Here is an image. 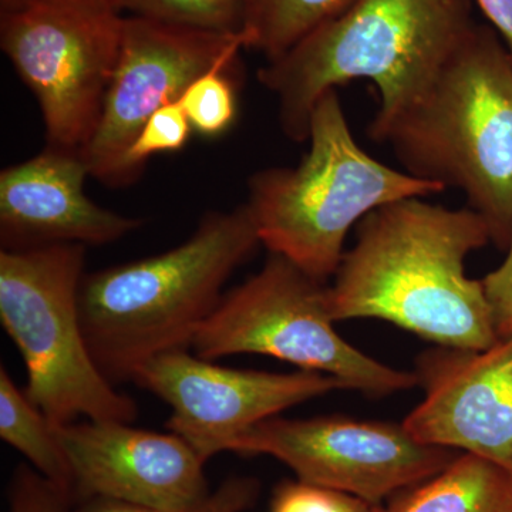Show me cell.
<instances>
[{
    "label": "cell",
    "instance_id": "1",
    "mask_svg": "<svg viewBox=\"0 0 512 512\" xmlns=\"http://www.w3.org/2000/svg\"><path fill=\"white\" fill-rule=\"evenodd\" d=\"M491 241L470 207L421 198L383 205L357 224L328 286L330 315L384 320L443 348H490L500 336L483 281L468 278L466 261Z\"/></svg>",
    "mask_w": 512,
    "mask_h": 512
},
{
    "label": "cell",
    "instance_id": "2",
    "mask_svg": "<svg viewBox=\"0 0 512 512\" xmlns=\"http://www.w3.org/2000/svg\"><path fill=\"white\" fill-rule=\"evenodd\" d=\"M471 10V0H355L259 70V82L278 101L285 136L308 140L320 97L363 79L380 94L369 131L386 126L426 90L476 26Z\"/></svg>",
    "mask_w": 512,
    "mask_h": 512
},
{
    "label": "cell",
    "instance_id": "3",
    "mask_svg": "<svg viewBox=\"0 0 512 512\" xmlns=\"http://www.w3.org/2000/svg\"><path fill=\"white\" fill-rule=\"evenodd\" d=\"M261 244L247 204L211 212L184 244L83 276L80 319L87 348L111 383L148 360L192 348L228 279Z\"/></svg>",
    "mask_w": 512,
    "mask_h": 512
},
{
    "label": "cell",
    "instance_id": "4",
    "mask_svg": "<svg viewBox=\"0 0 512 512\" xmlns=\"http://www.w3.org/2000/svg\"><path fill=\"white\" fill-rule=\"evenodd\" d=\"M406 173L458 188L507 248L512 229V57L494 29L477 25L423 93L386 126Z\"/></svg>",
    "mask_w": 512,
    "mask_h": 512
},
{
    "label": "cell",
    "instance_id": "5",
    "mask_svg": "<svg viewBox=\"0 0 512 512\" xmlns=\"http://www.w3.org/2000/svg\"><path fill=\"white\" fill-rule=\"evenodd\" d=\"M309 151L296 167L256 171L247 205L259 241L320 282L338 271L350 228L404 198L446 190L384 165L356 143L336 90L323 94L309 123Z\"/></svg>",
    "mask_w": 512,
    "mask_h": 512
},
{
    "label": "cell",
    "instance_id": "6",
    "mask_svg": "<svg viewBox=\"0 0 512 512\" xmlns=\"http://www.w3.org/2000/svg\"><path fill=\"white\" fill-rule=\"evenodd\" d=\"M86 247L0 252V322L25 362V393L55 427L80 419L133 423L137 404L117 392L87 348L79 292Z\"/></svg>",
    "mask_w": 512,
    "mask_h": 512
},
{
    "label": "cell",
    "instance_id": "7",
    "mask_svg": "<svg viewBox=\"0 0 512 512\" xmlns=\"http://www.w3.org/2000/svg\"><path fill=\"white\" fill-rule=\"evenodd\" d=\"M328 284L271 254L258 274L228 293L202 325L192 349L205 360L275 357L335 377L346 390L386 397L420 386L416 372L394 369L343 339L330 315Z\"/></svg>",
    "mask_w": 512,
    "mask_h": 512
},
{
    "label": "cell",
    "instance_id": "8",
    "mask_svg": "<svg viewBox=\"0 0 512 512\" xmlns=\"http://www.w3.org/2000/svg\"><path fill=\"white\" fill-rule=\"evenodd\" d=\"M123 25L111 0H25L0 13V45L35 94L47 146L80 151L92 137Z\"/></svg>",
    "mask_w": 512,
    "mask_h": 512
},
{
    "label": "cell",
    "instance_id": "9",
    "mask_svg": "<svg viewBox=\"0 0 512 512\" xmlns=\"http://www.w3.org/2000/svg\"><path fill=\"white\" fill-rule=\"evenodd\" d=\"M232 453L275 457L303 483L373 505L429 480L457 457L450 448L420 443L403 423L340 416L271 417L249 429Z\"/></svg>",
    "mask_w": 512,
    "mask_h": 512
},
{
    "label": "cell",
    "instance_id": "10",
    "mask_svg": "<svg viewBox=\"0 0 512 512\" xmlns=\"http://www.w3.org/2000/svg\"><path fill=\"white\" fill-rule=\"evenodd\" d=\"M247 33L214 32L146 18H124L116 67L92 137L80 150L90 177L124 187V160L146 121L202 74L229 70Z\"/></svg>",
    "mask_w": 512,
    "mask_h": 512
},
{
    "label": "cell",
    "instance_id": "11",
    "mask_svg": "<svg viewBox=\"0 0 512 512\" xmlns=\"http://www.w3.org/2000/svg\"><path fill=\"white\" fill-rule=\"evenodd\" d=\"M131 380L173 409L167 429L187 441L204 463L232 451L261 421L346 390L340 380L322 373L228 369L191 355L188 349L153 357Z\"/></svg>",
    "mask_w": 512,
    "mask_h": 512
},
{
    "label": "cell",
    "instance_id": "12",
    "mask_svg": "<svg viewBox=\"0 0 512 512\" xmlns=\"http://www.w3.org/2000/svg\"><path fill=\"white\" fill-rule=\"evenodd\" d=\"M423 400L403 421L414 439L461 450L512 474V335L490 348H439L417 359Z\"/></svg>",
    "mask_w": 512,
    "mask_h": 512
},
{
    "label": "cell",
    "instance_id": "13",
    "mask_svg": "<svg viewBox=\"0 0 512 512\" xmlns=\"http://www.w3.org/2000/svg\"><path fill=\"white\" fill-rule=\"evenodd\" d=\"M69 461L74 501L107 498L180 510L211 493L204 461L174 433L134 429L119 421L56 427Z\"/></svg>",
    "mask_w": 512,
    "mask_h": 512
},
{
    "label": "cell",
    "instance_id": "14",
    "mask_svg": "<svg viewBox=\"0 0 512 512\" xmlns=\"http://www.w3.org/2000/svg\"><path fill=\"white\" fill-rule=\"evenodd\" d=\"M80 151L47 146L39 156L0 173L2 249L106 245L143 221L104 210L84 192L89 177Z\"/></svg>",
    "mask_w": 512,
    "mask_h": 512
},
{
    "label": "cell",
    "instance_id": "15",
    "mask_svg": "<svg viewBox=\"0 0 512 512\" xmlns=\"http://www.w3.org/2000/svg\"><path fill=\"white\" fill-rule=\"evenodd\" d=\"M379 512H512V474L463 453L386 507L379 505Z\"/></svg>",
    "mask_w": 512,
    "mask_h": 512
},
{
    "label": "cell",
    "instance_id": "16",
    "mask_svg": "<svg viewBox=\"0 0 512 512\" xmlns=\"http://www.w3.org/2000/svg\"><path fill=\"white\" fill-rule=\"evenodd\" d=\"M0 437L28 458L47 480L73 494L69 461L56 427L19 389L5 366H0ZM74 497V495H73Z\"/></svg>",
    "mask_w": 512,
    "mask_h": 512
},
{
    "label": "cell",
    "instance_id": "17",
    "mask_svg": "<svg viewBox=\"0 0 512 512\" xmlns=\"http://www.w3.org/2000/svg\"><path fill=\"white\" fill-rule=\"evenodd\" d=\"M355 0H252L244 32L248 47L268 62L291 50L303 37L345 12Z\"/></svg>",
    "mask_w": 512,
    "mask_h": 512
},
{
    "label": "cell",
    "instance_id": "18",
    "mask_svg": "<svg viewBox=\"0 0 512 512\" xmlns=\"http://www.w3.org/2000/svg\"><path fill=\"white\" fill-rule=\"evenodd\" d=\"M119 12L137 18L158 20L214 32L244 30L247 5L244 0H111Z\"/></svg>",
    "mask_w": 512,
    "mask_h": 512
},
{
    "label": "cell",
    "instance_id": "19",
    "mask_svg": "<svg viewBox=\"0 0 512 512\" xmlns=\"http://www.w3.org/2000/svg\"><path fill=\"white\" fill-rule=\"evenodd\" d=\"M192 130L205 137L224 134L237 116V97L228 70L202 74L185 89L178 100Z\"/></svg>",
    "mask_w": 512,
    "mask_h": 512
},
{
    "label": "cell",
    "instance_id": "20",
    "mask_svg": "<svg viewBox=\"0 0 512 512\" xmlns=\"http://www.w3.org/2000/svg\"><path fill=\"white\" fill-rule=\"evenodd\" d=\"M192 127L178 101L165 104L141 128L124 160V181L134 183L148 158L154 154L181 150L190 140Z\"/></svg>",
    "mask_w": 512,
    "mask_h": 512
},
{
    "label": "cell",
    "instance_id": "21",
    "mask_svg": "<svg viewBox=\"0 0 512 512\" xmlns=\"http://www.w3.org/2000/svg\"><path fill=\"white\" fill-rule=\"evenodd\" d=\"M259 494L261 485L256 478L231 477L204 500L180 510H161L107 498H90L74 505L72 512H249L258 503Z\"/></svg>",
    "mask_w": 512,
    "mask_h": 512
},
{
    "label": "cell",
    "instance_id": "22",
    "mask_svg": "<svg viewBox=\"0 0 512 512\" xmlns=\"http://www.w3.org/2000/svg\"><path fill=\"white\" fill-rule=\"evenodd\" d=\"M271 512H379V505L298 480L286 481L276 488Z\"/></svg>",
    "mask_w": 512,
    "mask_h": 512
},
{
    "label": "cell",
    "instance_id": "23",
    "mask_svg": "<svg viewBox=\"0 0 512 512\" xmlns=\"http://www.w3.org/2000/svg\"><path fill=\"white\" fill-rule=\"evenodd\" d=\"M76 501L70 491L20 464L9 487V512H72Z\"/></svg>",
    "mask_w": 512,
    "mask_h": 512
},
{
    "label": "cell",
    "instance_id": "24",
    "mask_svg": "<svg viewBox=\"0 0 512 512\" xmlns=\"http://www.w3.org/2000/svg\"><path fill=\"white\" fill-rule=\"evenodd\" d=\"M481 281L493 311L498 336L507 338L512 335V229L503 264Z\"/></svg>",
    "mask_w": 512,
    "mask_h": 512
},
{
    "label": "cell",
    "instance_id": "25",
    "mask_svg": "<svg viewBox=\"0 0 512 512\" xmlns=\"http://www.w3.org/2000/svg\"><path fill=\"white\" fill-rule=\"evenodd\" d=\"M512 57V0H476Z\"/></svg>",
    "mask_w": 512,
    "mask_h": 512
},
{
    "label": "cell",
    "instance_id": "26",
    "mask_svg": "<svg viewBox=\"0 0 512 512\" xmlns=\"http://www.w3.org/2000/svg\"><path fill=\"white\" fill-rule=\"evenodd\" d=\"M25 0H0V13L9 12V10L18 8Z\"/></svg>",
    "mask_w": 512,
    "mask_h": 512
},
{
    "label": "cell",
    "instance_id": "27",
    "mask_svg": "<svg viewBox=\"0 0 512 512\" xmlns=\"http://www.w3.org/2000/svg\"><path fill=\"white\" fill-rule=\"evenodd\" d=\"M244 2H245V5H247V8H248V5H249V3L252 2V0H244Z\"/></svg>",
    "mask_w": 512,
    "mask_h": 512
}]
</instances>
